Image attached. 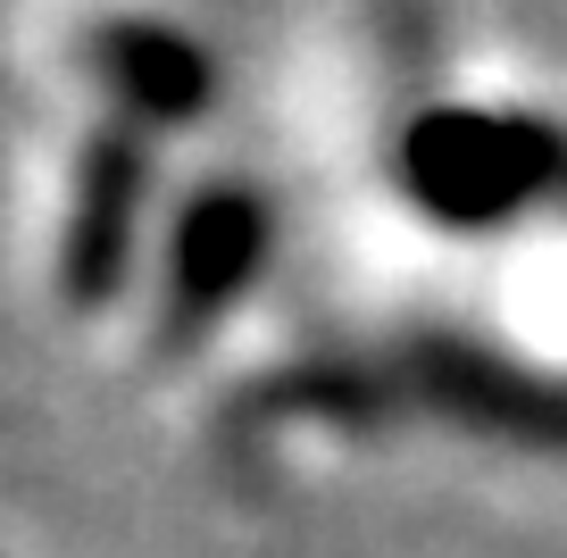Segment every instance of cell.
Wrapping results in <instances>:
<instances>
[{
    "label": "cell",
    "instance_id": "1",
    "mask_svg": "<svg viewBox=\"0 0 567 558\" xmlns=\"http://www.w3.org/2000/svg\"><path fill=\"white\" fill-rule=\"evenodd\" d=\"M559 134L526 117H484V108H425L401 134V184L451 226H493L526 209L559 175Z\"/></svg>",
    "mask_w": 567,
    "mask_h": 558
},
{
    "label": "cell",
    "instance_id": "2",
    "mask_svg": "<svg viewBox=\"0 0 567 558\" xmlns=\"http://www.w3.org/2000/svg\"><path fill=\"white\" fill-rule=\"evenodd\" d=\"M142 142L134 134H92L84 167H75V200H68V234H59V283L75 309H101L125 283L134 259V217H142Z\"/></svg>",
    "mask_w": 567,
    "mask_h": 558
},
{
    "label": "cell",
    "instance_id": "3",
    "mask_svg": "<svg viewBox=\"0 0 567 558\" xmlns=\"http://www.w3.org/2000/svg\"><path fill=\"white\" fill-rule=\"evenodd\" d=\"M267 259V209L243 193V184H217L193 209L176 217V242H167V333H193L259 276Z\"/></svg>",
    "mask_w": 567,
    "mask_h": 558
},
{
    "label": "cell",
    "instance_id": "4",
    "mask_svg": "<svg viewBox=\"0 0 567 558\" xmlns=\"http://www.w3.org/2000/svg\"><path fill=\"white\" fill-rule=\"evenodd\" d=\"M84 59H92V75L109 84V101H125V117H142V125L200 117V108H209V84H217L209 51H200L193 34H176V25H159V18L92 25Z\"/></svg>",
    "mask_w": 567,
    "mask_h": 558
}]
</instances>
